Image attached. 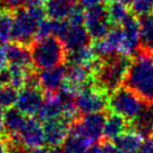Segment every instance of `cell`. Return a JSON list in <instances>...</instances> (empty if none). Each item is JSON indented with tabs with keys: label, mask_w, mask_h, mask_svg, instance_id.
I'll return each instance as SVG.
<instances>
[{
	"label": "cell",
	"mask_w": 153,
	"mask_h": 153,
	"mask_svg": "<svg viewBox=\"0 0 153 153\" xmlns=\"http://www.w3.org/2000/svg\"><path fill=\"white\" fill-rule=\"evenodd\" d=\"M113 142L119 149L136 153L137 151H140L141 146L143 144V136H141L137 132L128 128V131L117 136Z\"/></svg>",
	"instance_id": "obj_20"
},
{
	"label": "cell",
	"mask_w": 153,
	"mask_h": 153,
	"mask_svg": "<svg viewBox=\"0 0 153 153\" xmlns=\"http://www.w3.org/2000/svg\"><path fill=\"white\" fill-rule=\"evenodd\" d=\"M130 11L137 18L148 17L153 13V0H134L130 6Z\"/></svg>",
	"instance_id": "obj_25"
},
{
	"label": "cell",
	"mask_w": 153,
	"mask_h": 153,
	"mask_svg": "<svg viewBox=\"0 0 153 153\" xmlns=\"http://www.w3.org/2000/svg\"><path fill=\"white\" fill-rule=\"evenodd\" d=\"M7 8L11 11H17L18 9L25 7V0H4Z\"/></svg>",
	"instance_id": "obj_29"
},
{
	"label": "cell",
	"mask_w": 153,
	"mask_h": 153,
	"mask_svg": "<svg viewBox=\"0 0 153 153\" xmlns=\"http://www.w3.org/2000/svg\"><path fill=\"white\" fill-rule=\"evenodd\" d=\"M39 20L27 8H20L15 13L11 39L30 47L35 42Z\"/></svg>",
	"instance_id": "obj_6"
},
{
	"label": "cell",
	"mask_w": 153,
	"mask_h": 153,
	"mask_svg": "<svg viewBox=\"0 0 153 153\" xmlns=\"http://www.w3.org/2000/svg\"><path fill=\"white\" fill-rule=\"evenodd\" d=\"M124 85L145 102H153V53L140 48L132 57Z\"/></svg>",
	"instance_id": "obj_1"
},
{
	"label": "cell",
	"mask_w": 153,
	"mask_h": 153,
	"mask_svg": "<svg viewBox=\"0 0 153 153\" xmlns=\"http://www.w3.org/2000/svg\"><path fill=\"white\" fill-rule=\"evenodd\" d=\"M15 13L11 10L0 11V42L7 43L11 39Z\"/></svg>",
	"instance_id": "obj_23"
},
{
	"label": "cell",
	"mask_w": 153,
	"mask_h": 153,
	"mask_svg": "<svg viewBox=\"0 0 153 153\" xmlns=\"http://www.w3.org/2000/svg\"><path fill=\"white\" fill-rule=\"evenodd\" d=\"M145 104L146 102L134 91L128 88V86L122 85L111 93L108 111L123 116L131 122L141 114Z\"/></svg>",
	"instance_id": "obj_4"
},
{
	"label": "cell",
	"mask_w": 153,
	"mask_h": 153,
	"mask_svg": "<svg viewBox=\"0 0 153 153\" xmlns=\"http://www.w3.org/2000/svg\"><path fill=\"white\" fill-rule=\"evenodd\" d=\"M54 22H55V20L51 19V18L49 19L45 18L44 20L39 22L38 29L36 33V37H35V42L54 36Z\"/></svg>",
	"instance_id": "obj_27"
},
{
	"label": "cell",
	"mask_w": 153,
	"mask_h": 153,
	"mask_svg": "<svg viewBox=\"0 0 153 153\" xmlns=\"http://www.w3.org/2000/svg\"><path fill=\"white\" fill-rule=\"evenodd\" d=\"M105 1H110V0H105Z\"/></svg>",
	"instance_id": "obj_42"
},
{
	"label": "cell",
	"mask_w": 153,
	"mask_h": 153,
	"mask_svg": "<svg viewBox=\"0 0 153 153\" xmlns=\"http://www.w3.org/2000/svg\"><path fill=\"white\" fill-rule=\"evenodd\" d=\"M93 143V141L89 140L86 135L68 133L60 150L63 153H88L89 148Z\"/></svg>",
	"instance_id": "obj_18"
},
{
	"label": "cell",
	"mask_w": 153,
	"mask_h": 153,
	"mask_svg": "<svg viewBox=\"0 0 153 153\" xmlns=\"http://www.w3.org/2000/svg\"><path fill=\"white\" fill-rule=\"evenodd\" d=\"M4 51L9 65H17L28 68L34 67L30 48L28 46L18 42H13L4 46Z\"/></svg>",
	"instance_id": "obj_14"
},
{
	"label": "cell",
	"mask_w": 153,
	"mask_h": 153,
	"mask_svg": "<svg viewBox=\"0 0 153 153\" xmlns=\"http://www.w3.org/2000/svg\"><path fill=\"white\" fill-rule=\"evenodd\" d=\"M45 153H63L62 150H59L58 148H54V146H49L48 149L45 150Z\"/></svg>",
	"instance_id": "obj_38"
},
{
	"label": "cell",
	"mask_w": 153,
	"mask_h": 153,
	"mask_svg": "<svg viewBox=\"0 0 153 153\" xmlns=\"http://www.w3.org/2000/svg\"><path fill=\"white\" fill-rule=\"evenodd\" d=\"M82 4H73L71 13L67 17V22L69 26L76 27V26H84L85 24V11Z\"/></svg>",
	"instance_id": "obj_26"
},
{
	"label": "cell",
	"mask_w": 153,
	"mask_h": 153,
	"mask_svg": "<svg viewBox=\"0 0 153 153\" xmlns=\"http://www.w3.org/2000/svg\"><path fill=\"white\" fill-rule=\"evenodd\" d=\"M140 153H153V137H150L142 144Z\"/></svg>",
	"instance_id": "obj_31"
},
{
	"label": "cell",
	"mask_w": 153,
	"mask_h": 153,
	"mask_svg": "<svg viewBox=\"0 0 153 153\" xmlns=\"http://www.w3.org/2000/svg\"><path fill=\"white\" fill-rule=\"evenodd\" d=\"M110 95L107 89L95 83L82 89L75 97V103L81 115L105 112L108 110Z\"/></svg>",
	"instance_id": "obj_5"
},
{
	"label": "cell",
	"mask_w": 153,
	"mask_h": 153,
	"mask_svg": "<svg viewBox=\"0 0 153 153\" xmlns=\"http://www.w3.org/2000/svg\"><path fill=\"white\" fill-rule=\"evenodd\" d=\"M105 119V112L89 113L81 117V123L83 125L84 132L89 140H92L93 142H98L103 139Z\"/></svg>",
	"instance_id": "obj_13"
},
{
	"label": "cell",
	"mask_w": 153,
	"mask_h": 153,
	"mask_svg": "<svg viewBox=\"0 0 153 153\" xmlns=\"http://www.w3.org/2000/svg\"><path fill=\"white\" fill-rule=\"evenodd\" d=\"M91 40L92 39L89 37L85 26H76V27L71 26L67 34L65 35V37L62 39V42L64 43L65 48L67 49V51H74V49L86 46V45H89Z\"/></svg>",
	"instance_id": "obj_16"
},
{
	"label": "cell",
	"mask_w": 153,
	"mask_h": 153,
	"mask_svg": "<svg viewBox=\"0 0 153 153\" xmlns=\"http://www.w3.org/2000/svg\"><path fill=\"white\" fill-rule=\"evenodd\" d=\"M104 0H79V4L84 7V8H91L94 6H97V4H103Z\"/></svg>",
	"instance_id": "obj_33"
},
{
	"label": "cell",
	"mask_w": 153,
	"mask_h": 153,
	"mask_svg": "<svg viewBox=\"0 0 153 153\" xmlns=\"http://www.w3.org/2000/svg\"><path fill=\"white\" fill-rule=\"evenodd\" d=\"M72 7L73 4L63 2L60 0H46V4H45L47 16L54 20L67 19Z\"/></svg>",
	"instance_id": "obj_21"
},
{
	"label": "cell",
	"mask_w": 153,
	"mask_h": 153,
	"mask_svg": "<svg viewBox=\"0 0 153 153\" xmlns=\"http://www.w3.org/2000/svg\"><path fill=\"white\" fill-rule=\"evenodd\" d=\"M84 26L93 42L105 37L113 27L107 18L106 4H101L86 9Z\"/></svg>",
	"instance_id": "obj_7"
},
{
	"label": "cell",
	"mask_w": 153,
	"mask_h": 153,
	"mask_svg": "<svg viewBox=\"0 0 153 153\" xmlns=\"http://www.w3.org/2000/svg\"><path fill=\"white\" fill-rule=\"evenodd\" d=\"M46 4V0H25L26 8L31 7H44Z\"/></svg>",
	"instance_id": "obj_32"
},
{
	"label": "cell",
	"mask_w": 153,
	"mask_h": 153,
	"mask_svg": "<svg viewBox=\"0 0 153 153\" xmlns=\"http://www.w3.org/2000/svg\"><path fill=\"white\" fill-rule=\"evenodd\" d=\"M26 115L17 107H10L4 112V133L17 134L26 123Z\"/></svg>",
	"instance_id": "obj_17"
},
{
	"label": "cell",
	"mask_w": 153,
	"mask_h": 153,
	"mask_svg": "<svg viewBox=\"0 0 153 153\" xmlns=\"http://www.w3.org/2000/svg\"><path fill=\"white\" fill-rule=\"evenodd\" d=\"M132 57L115 55L103 59L101 67L95 74V83L107 89L110 93L124 84Z\"/></svg>",
	"instance_id": "obj_3"
},
{
	"label": "cell",
	"mask_w": 153,
	"mask_h": 153,
	"mask_svg": "<svg viewBox=\"0 0 153 153\" xmlns=\"http://www.w3.org/2000/svg\"><path fill=\"white\" fill-rule=\"evenodd\" d=\"M8 59H7V55H6V51H4V47H2L0 49V72L7 68V65H8Z\"/></svg>",
	"instance_id": "obj_34"
},
{
	"label": "cell",
	"mask_w": 153,
	"mask_h": 153,
	"mask_svg": "<svg viewBox=\"0 0 153 153\" xmlns=\"http://www.w3.org/2000/svg\"><path fill=\"white\" fill-rule=\"evenodd\" d=\"M4 133V108L0 107V135Z\"/></svg>",
	"instance_id": "obj_37"
},
{
	"label": "cell",
	"mask_w": 153,
	"mask_h": 153,
	"mask_svg": "<svg viewBox=\"0 0 153 153\" xmlns=\"http://www.w3.org/2000/svg\"><path fill=\"white\" fill-rule=\"evenodd\" d=\"M19 92L13 85L0 86V107L4 110L13 107L18 100Z\"/></svg>",
	"instance_id": "obj_24"
},
{
	"label": "cell",
	"mask_w": 153,
	"mask_h": 153,
	"mask_svg": "<svg viewBox=\"0 0 153 153\" xmlns=\"http://www.w3.org/2000/svg\"><path fill=\"white\" fill-rule=\"evenodd\" d=\"M128 128H130V122L128 120L116 113L110 112V114L105 119L103 139L114 141L117 136H120L125 131H128Z\"/></svg>",
	"instance_id": "obj_15"
},
{
	"label": "cell",
	"mask_w": 153,
	"mask_h": 153,
	"mask_svg": "<svg viewBox=\"0 0 153 153\" xmlns=\"http://www.w3.org/2000/svg\"><path fill=\"white\" fill-rule=\"evenodd\" d=\"M119 1H121V2H123L124 4H126V6H131L132 2L134 1V0H119Z\"/></svg>",
	"instance_id": "obj_39"
},
{
	"label": "cell",
	"mask_w": 153,
	"mask_h": 153,
	"mask_svg": "<svg viewBox=\"0 0 153 153\" xmlns=\"http://www.w3.org/2000/svg\"><path fill=\"white\" fill-rule=\"evenodd\" d=\"M102 146V153H135V152H128V151H123V150L119 149L114 142L108 140H103L101 143Z\"/></svg>",
	"instance_id": "obj_28"
},
{
	"label": "cell",
	"mask_w": 153,
	"mask_h": 153,
	"mask_svg": "<svg viewBox=\"0 0 153 153\" xmlns=\"http://www.w3.org/2000/svg\"><path fill=\"white\" fill-rule=\"evenodd\" d=\"M88 153H102V146H101V144H98V143L92 144L88 150Z\"/></svg>",
	"instance_id": "obj_36"
},
{
	"label": "cell",
	"mask_w": 153,
	"mask_h": 153,
	"mask_svg": "<svg viewBox=\"0 0 153 153\" xmlns=\"http://www.w3.org/2000/svg\"><path fill=\"white\" fill-rule=\"evenodd\" d=\"M11 84V72L8 67L0 72V86L10 85Z\"/></svg>",
	"instance_id": "obj_30"
},
{
	"label": "cell",
	"mask_w": 153,
	"mask_h": 153,
	"mask_svg": "<svg viewBox=\"0 0 153 153\" xmlns=\"http://www.w3.org/2000/svg\"><path fill=\"white\" fill-rule=\"evenodd\" d=\"M60 1H63V2H66V4H75L77 0H60Z\"/></svg>",
	"instance_id": "obj_40"
},
{
	"label": "cell",
	"mask_w": 153,
	"mask_h": 153,
	"mask_svg": "<svg viewBox=\"0 0 153 153\" xmlns=\"http://www.w3.org/2000/svg\"><path fill=\"white\" fill-rule=\"evenodd\" d=\"M0 153H8V146H7V143L2 134L0 135Z\"/></svg>",
	"instance_id": "obj_35"
},
{
	"label": "cell",
	"mask_w": 153,
	"mask_h": 153,
	"mask_svg": "<svg viewBox=\"0 0 153 153\" xmlns=\"http://www.w3.org/2000/svg\"><path fill=\"white\" fill-rule=\"evenodd\" d=\"M105 4H106L107 18L113 27L122 26L125 20L131 16V11L128 8V6L119 0H110Z\"/></svg>",
	"instance_id": "obj_19"
},
{
	"label": "cell",
	"mask_w": 153,
	"mask_h": 153,
	"mask_svg": "<svg viewBox=\"0 0 153 153\" xmlns=\"http://www.w3.org/2000/svg\"><path fill=\"white\" fill-rule=\"evenodd\" d=\"M2 47H4V43H2V42H0V49H1Z\"/></svg>",
	"instance_id": "obj_41"
},
{
	"label": "cell",
	"mask_w": 153,
	"mask_h": 153,
	"mask_svg": "<svg viewBox=\"0 0 153 153\" xmlns=\"http://www.w3.org/2000/svg\"><path fill=\"white\" fill-rule=\"evenodd\" d=\"M44 100H45V93L42 88L24 87L19 91L16 106L26 116H35L38 114Z\"/></svg>",
	"instance_id": "obj_8"
},
{
	"label": "cell",
	"mask_w": 153,
	"mask_h": 153,
	"mask_svg": "<svg viewBox=\"0 0 153 153\" xmlns=\"http://www.w3.org/2000/svg\"><path fill=\"white\" fill-rule=\"evenodd\" d=\"M66 76V66L64 64L57 67L43 69L39 73L40 87L45 93L58 92Z\"/></svg>",
	"instance_id": "obj_11"
},
{
	"label": "cell",
	"mask_w": 153,
	"mask_h": 153,
	"mask_svg": "<svg viewBox=\"0 0 153 153\" xmlns=\"http://www.w3.org/2000/svg\"><path fill=\"white\" fill-rule=\"evenodd\" d=\"M33 64L36 69H48L66 63L67 49L62 39L51 36L42 40H36L29 47Z\"/></svg>",
	"instance_id": "obj_2"
},
{
	"label": "cell",
	"mask_w": 153,
	"mask_h": 153,
	"mask_svg": "<svg viewBox=\"0 0 153 153\" xmlns=\"http://www.w3.org/2000/svg\"><path fill=\"white\" fill-rule=\"evenodd\" d=\"M141 48L153 53V13L141 20Z\"/></svg>",
	"instance_id": "obj_22"
},
{
	"label": "cell",
	"mask_w": 153,
	"mask_h": 153,
	"mask_svg": "<svg viewBox=\"0 0 153 153\" xmlns=\"http://www.w3.org/2000/svg\"><path fill=\"white\" fill-rule=\"evenodd\" d=\"M63 102L64 96L59 93V91L55 93H45V100L37 114V119L44 123L48 120L62 116Z\"/></svg>",
	"instance_id": "obj_12"
},
{
	"label": "cell",
	"mask_w": 153,
	"mask_h": 153,
	"mask_svg": "<svg viewBox=\"0 0 153 153\" xmlns=\"http://www.w3.org/2000/svg\"><path fill=\"white\" fill-rule=\"evenodd\" d=\"M19 135L22 143L29 149L44 148V145L46 144L43 124L35 116L27 117L24 128L19 132Z\"/></svg>",
	"instance_id": "obj_9"
},
{
	"label": "cell",
	"mask_w": 153,
	"mask_h": 153,
	"mask_svg": "<svg viewBox=\"0 0 153 153\" xmlns=\"http://www.w3.org/2000/svg\"><path fill=\"white\" fill-rule=\"evenodd\" d=\"M43 126L46 144L48 146L58 148L59 145L63 144L65 139L67 137L71 124L67 121H65L62 116H59L44 122Z\"/></svg>",
	"instance_id": "obj_10"
}]
</instances>
